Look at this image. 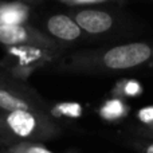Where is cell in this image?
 <instances>
[{"label": "cell", "mask_w": 153, "mask_h": 153, "mask_svg": "<svg viewBox=\"0 0 153 153\" xmlns=\"http://www.w3.org/2000/svg\"><path fill=\"white\" fill-rule=\"evenodd\" d=\"M0 153H10V152H7V151H5V149H4V151H1Z\"/></svg>", "instance_id": "cell-16"}, {"label": "cell", "mask_w": 153, "mask_h": 153, "mask_svg": "<svg viewBox=\"0 0 153 153\" xmlns=\"http://www.w3.org/2000/svg\"><path fill=\"white\" fill-rule=\"evenodd\" d=\"M132 134L145 138H153V126H136L130 129Z\"/></svg>", "instance_id": "cell-12"}, {"label": "cell", "mask_w": 153, "mask_h": 153, "mask_svg": "<svg viewBox=\"0 0 153 153\" xmlns=\"http://www.w3.org/2000/svg\"><path fill=\"white\" fill-rule=\"evenodd\" d=\"M36 111L51 113L47 102L36 93V90L13 78L0 69V111Z\"/></svg>", "instance_id": "cell-4"}, {"label": "cell", "mask_w": 153, "mask_h": 153, "mask_svg": "<svg viewBox=\"0 0 153 153\" xmlns=\"http://www.w3.org/2000/svg\"><path fill=\"white\" fill-rule=\"evenodd\" d=\"M148 1H153V0H148Z\"/></svg>", "instance_id": "cell-17"}, {"label": "cell", "mask_w": 153, "mask_h": 153, "mask_svg": "<svg viewBox=\"0 0 153 153\" xmlns=\"http://www.w3.org/2000/svg\"><path fill=\"white\" fill-rule=\"evenodd\" d=\"M19 1H23V3H26V4H38V3H40V1H43V0H19Z\"/></svg>", "instance_id": "cell-13"}, {"label": "cell", "mask_w": 153, "mask_h": 153, "mask_svg": "<svg viewBox=\"0 0 153 153\" xmlns=\"http://www.w3.org/2000/svg\"><path fill=\"white\" fill-rule=\"evenodd\" d=\"M30 18V4L23 1L0 0V24L27 23Z\"/></svg>", "instance_id": "cell-8"}, {"label": "cell", "mask_w": 153, "mask_h": 153, "mask_svg": "<svg viewBox=\"0 0 153 153\" xmlns=\"http://www.w3.org/2000/svg\"><path fill=\"white\" fill-rule=\"evenodd\" d=\"M62 4H66L69 7H89V5L105 4V3H120L118 0H55Z\"/></svg>", "instance_id": "cell-11"}, {"label": "cell", "mask_w": 153, "mask_h": 153, "mask_svg": "<svg viewBox=\"0 0 153 153\" xmlns=\"http://www.w3.org/2000/svg\"><path fill=\"white\" fill-rule=\"evenodd\" d=\"M62 133L63 129L51 113L0 111V136L7 146L19 141L43 143L59 137Z\"/></svg>", "instance_id": "cell-2"}, {"label": "cell", "mask_w": 153, "mask_h": 153, "mask_svg": "<svg viewBox=\"0 0 153 153\" xmlns=\"http://www.w3.org/2000/svg\"><path fill=\"white\" fill-rule=\"evenodd\" d=\"M0 45L8 46H43L50 48H61L67 46L61 45L45 31L30 26L28 23L20 24H0Z\"/></svg>", "instance_id": "cell-6"}, {"label": "cell", "mask_w": 153, "mask_h": 153, "mask_svg": "<svg viewBox=\"0 0 153 153\" xmlns=\"http://www.w3.org/2000/svg\"><path fill=\"white\" fill-rule=\"evenodd\" d=\"M65 53L66 47L50 48L43 46H8L0 59V69L13 78L27 81L34 73L50 69Z\"/></svg>", "instance_id": "cell-3"}, {"label": "cell", "mask_w": 153, "mask_h": 153, "mask_svg": "<svg viewBox=\"0 0 153 153\" xmlns=\"http://www.w3.org/2000/svg\"><path fill=\"white\" fill-rule=\"evenodd\" d=\"M50 69L70 75H114L153 71V38L65 53Z\"/></svg>", "instance_id": "cell-1"}, {"label": "cell", "mask_w": 153, "mask_h": 153, "mask_svg": "<svg viewBox=\"0 0 153 153\" xmlns=\"http://www.w3.org/2000/svg\"><path fill=\"white\" fill-rule=\"evenodd\" d=\"M45 32L61 45L67 46L87 40V35L69 13H54L45 20Z\"/></svg>", "instance_id": "cell-7"}, {"label": "cell", "mask_w": 153, "mask_h": 153, "mask_svg": "<svg viewBox=\"0 0 153 153\" xmlns=\"http://www.w3.org/2000/svg\"><path fill=\"white\" fill-rule=\"evenodd\" d=\"M89 38L113 34L120 27V19L113 12L94 7H76L69 12Z\"/></svg>", "instance_id": "cell-5"}, {"label": "cell", "mask_w": 153, "mask_h": 153, "mask_svg": "<svg viewBox=\"0 0 153 153\" xmlns=\"http://www.w3.org/2000/svg\"><path fill=\"white\" fill-rule=\"evenodd\" d=\"M4 149L10 153H54L40 141H19Z\"/></svg>", "instance_id": "cell-9"}, {"label": "cell", "mask_w": 153, "mask_h": 153, "mask_svg": "<svg viewBox=\"0 0 153 153\" xmlns=\"http://www.w3.org/2000/svg\"><path fill=\"white\" fill-rule=\"evenodd\" d=\"M120 3H125V1H128V0H118Z\"/></svg>", "instance_id": "cell-15"}, {"label": "cell", "mask_w": 153, "mask_h": 153, "mask_svg": "<svg viewBox=\"0 0 153 153\" xmlns=\"http://www.w3.org/2000/svg\"><path fill=\"white\" fill-rule=\"evenodd\" d=\"M121 143L137 153H153V138H145L132 134L122 138Z\"/></svg>", "instance_id": "cell-10"}, {"label": "cell", "mask_w": 153, "mask_h": 153, "mask_svg": "<svg viewBox=\"0 0 153 153\" xmlns=\"http://www.w3.org/2000/svg\"><path fill=\"white\" fill-rule=\"evenodd\" d=\"M0 146H3V148H5V146H7V144H5L4 140H3L1 136H0Z\"/></svg>", "instance_id": "cell-14"}]
</instances>
